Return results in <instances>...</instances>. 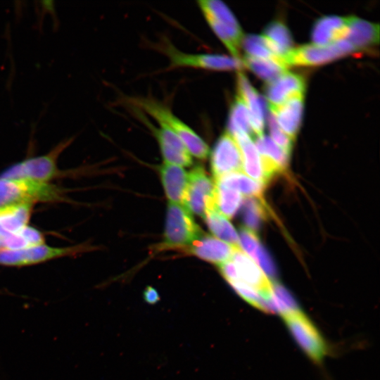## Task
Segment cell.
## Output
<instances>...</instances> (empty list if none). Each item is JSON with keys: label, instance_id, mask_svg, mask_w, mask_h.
Wrapping results in <instances>:
<instances>
[{"label": "cell", "instance_id": "1", "mask_svg": "<svg viewBox=\"0 0 380 380\" xmlns=\"http://www.w3.org/2000/svg\"><path fill=\"white\" fill-rule=\"evenodd\" d=\"M127 101L153 118L158 124L172 130L182 140L191 156L201 160L208 157L210 151L208 144L170 108L151 97H131Z\"/></svg>", "mask_w": 380, "mask_h": 380}, {"label": "cell", "instance_id": "2", "mask_svg": "<svg viewBox=\"0 0 380 380\" xmlns=\"http://www.w3.org/2000/svg\"><path fill=\"white\" fill-rule=\"evenodd\" d=\"M198 5L207 23L232 56L240 58L244 35L232 11L220 0H201Z\"/></svg>", "mask_w": 380, "mask_h": 380}, {"label": "cell", "instance_id": "3", "mask_svg": "<svg viewBox=\"0 0 380 380\" xmlns=\"http://www.w3.org/2000/svg\"><path fill=\"white\" fill-rule=\"evenodd\" d=\"M61 191L55 185L24 179L0 177V208L57 201Z\"/></svg>", "mask_w": 380, "mask_h": 380}, {"label": "cell", "instance_id": "4", "mask_svg": "<svg viewBox=\"0 0 380 380\" xmlns=\"http://www.w3.org/2000/svg\"><path fill=\"white\" fill-rule=\"evenodd\" d=\"M70 139L61 142L49 153L30 158L13 165L1 173L0 177L24 179L41 183H49L59 173L57 159L70 144Z\"/></svg>", "mask_w": 380, "mask_h": 380}, {"label": "cell", "instance_id": "5", "mask_svg": "<svg viewBox=\"0 0 380 380\" xmlns=\"http://www.w3.org/2000/svg\"><path fill=\"white\" fill-rule=\"evenodd\" d=\"M169 59V68H192L206 70H239L244 67L242 59L213 53H190L165 43L160 49Z\"/></svg>", "mask_w": 380, "mask_h": 380}, {"label": "cell", "instance_id": "6", "mask_svg": "<svg viewBox=\"0 0 380 380\" xmlns=\"http://www.w3.org/2000/svg\"><path fill=\"white\" fill-rule=\"evenodd\" d=\"M292 336L303 352L316 363L327 354V346L310 319L299 309L282 316Z\"/></svg>", "mask_w": 380, "mask_h": 380}, {"label": "cell", "instance_id": "7", "mask_svg": "<svg viewBox=\"0 0 380 380\" xmlns=\"http://www.w3.org/2000/svg\"><path fill=\"white\" fill-rule=\"evenodd\" d=\"M203 234L191 213L185 206L169 202L163 241L166 246H189Z\"/></svg>", "mask_w": 380, "mask_h": 380}, {"label": "cell", "instance_id": "8", "mask_svg": "<svg viewBox=\"0 0 380 380\" xmlns=\"http://www.w3.org/2000/svg\"><path fill=\"white\" fill-rule=\"evenodd\" d=\"M355 51L348 42L341 39L324 45L312 43L293 48L283 56V59L288 67L315 66L331 62Z\"/></svg>", "mask_w": 380, "mask_h": 380}, {"label": "cell", "instance_id": "9", "mask_svg": "<svg viewBox=\"0 0 380 380\" xmlns=\"http://www.w3.org/2000/svg\"><path fill=\"white\" fill-rule=\"evenodd\" d=\"M216 186L201 165L195 166L188 173V185L184 200V206L204 219L207 211L215 210Z\"/></svg>", "mask_w": 380, "mask_h": 380}, {"label": "cell", "instance_id": "10", "mask_svg": "<svg viewBox=\"0 0 380 380\" xmlns=\"http://www.w3.org/2000/svg\"><path fill=\"white\" fill-rule=\"evenodd\" d=\"M81 246L52 247L44 243L21 250H1L0 265L20 267L44 262L55 258L75 254Z\"/></svg>", "mask_w": 380, "mask_h": 380}, {"label": "cell", "instance_id": "11", "mask_svg": "<svg viewBox=\"0 0 380 380\" xmlns=\"http://www.w3.org/2000/svg\"><path fill=\"white\" fill-rule=\"evenodd\" d=\"M137 117L157 140L165 163L180 167L192 165L191 154L182 140L172 130L162 125H154L144 113L137 114Z\"/></svg>", "mask_w": 380, "mask_h": 380}, {"label": "cell", "instance_id": "12", "mask_svg": "<svg viewBox=\"0 0 380 380\" xmlns=\"http://www.w3.org/2000/svg\"><path fill=\"white\" fill-rule=\"evenodd\" d=\"M242 165L239 146L234 137L226 130L217 139L210 153V168L214 179L232 172H242Z\"/></svg>", "mask_w": 380, "mask_h": 380}, {"label": "cell", "instance_id": "13", "mask_svg": "<svg viewBox=\"0 0 380 380\" xmlns=\"http://www.w3.org/2000/svg\"><path fill=\"white\" fill-rule=\"evenodd\" d=\"M232 259L237 270V281H240L258 291L272 308V281L240 247L235 248Z\"/></svg>", "mask_w": 380, "mask_h": 380}, {"label": "cell", "instance_id": "14", "mask_svg": "<svg viewBox=\"0 0 380 380\" xmlns=\"http://www.w3.org/2000/svg\"><path fill=\"white\" fill-rule=\"evenodd\" d=\"M305 82L303 77L288 71L267 82L265 87L268 106L281 105L295 96L305 94Z\"/></svg>", "mask_w": 380, "mask_h": 380}, {"label": "cell", "instance_id": "15", "mask_svg": "<svg viewBox=\"0 0 380 380\" xmlns=\"http://www.w3.org/2000/svg\"><path fill=\"white\" fill-rule=\"evenodd\" d=\"M237 94L246 105L255 137L262 135L265 120V101L242 72H239L237 77Z\"/></svg>", "mask_w": 380, "mask_h": 380}, {"label": "cell", "instance_id": "16", "mask_svg": "<svg viewBox=\"0 0 380 380\" xmlns=\"http://www.w3.org/2000/svg\"><path fill=\"white\" fill-rule=\"evenodd\" d=\"M304 106V94L295 96L284 103L269 106L281 130L293 141L299 131Z\"/></svg>", "mask_w": 380, "mask_h": 380}, {"label": "cell", "instance_id": "17", "mask_svg": "<svg viewBox=\"0 0 380 380\" xmlns=\"http://www.w3.org/2000/svg\"><path fill=\"white\" fill-rule=\"evenodd\" d=\"M236 247L213 236L203 234L193 241L188 251L198 258L217 265L232 259Z\"/></svg>", "mask_w": 380, "mask_h": 380}, {"label": "cell", "instance_id": "18", "mask_svg": "<svg viewBox=\"0 0 380 380\" xmlns=\"http://www.w3.org/2000/svg\"><path fill=\"white\" fill-rule=\"evenodd\" d=\"M255 146L261 157L265 170L270 179L283 172L289 165L290 155L278 146L270 137H255Z\"/></svg>", "mask_w": 380, "mask_h": 380}, {"label": "cell", "instance_id": "19", "mask_svg": "<svg viewBox=\"0 0 380 380\" xmlns=\"http://www.w3.org/2000/svg\"><path fill=\"white\" fill-rule=\"evenodd\" d=\"M242 156V172L250 178L265 186L271 180L267 176L261 157L252 138L246 134L233 136Z\"/></svg>", "mask_w": 380, "mask_h": 380}, {"label": "cell", "instance_id": "20", "mask_svg": "<svg viewBox=\"0 0 380 380\" xmlns=\"http://www.w3.org/2000/svg\"><path fill=\"white\" fill-rule=\"evenodd\" d=\"M356 51L379 44V26L355 16L348 17V30L344 37Z\"/></svg>", "mask_w": 380, "mask_h": 380}, {"label": "cell", "instance_id": "21", "mask_svg": "<svg viewBox=\"0 0 380 380\" xmlns=\"http://www.w3.org/2000/svg\"><path fill=\"white\" fill-rule=\"evenodd\" d=\"M159 170L170 202L184 203L188 185V172L182 167L165 163Z\"/></svg>", "mask_w": 380, "mask_h": 380}, {"label": "cell", "instance_id": "22", "mask_svg": "<svg viewBox=\"0 0 380 380\" xmlns=\"http://www.w3.org/2000/svg\"><path fill=\"white\" fill-rule=\"evenodd\" d=\"M348 17L324 16L315 23L312 31L313 44L324 45L343 39L348 30Z\"/></svg>", "mask_w": 380, "mask_h": 380}, {"label": "cell", "instance_id": "23", "mask_svg": "<svg viewBox=\"0 0 380 380\" xmlns=\"http://www.w3.org/2000/svg\"><path fill=\"white\" fill-rule=\"evenodd\" d=\"M32 204L24 203L0 208V238L27 225Z\"/></svg>", "mask_w": 380, "mask_h": 380}, {"label": "cell", "instance_id": "24", "mask_svg": "<svg viewBox=\"0 0 380 380\" xmlns=\"http://www.w3.org/2000/svg\"><path fill=\"white\" fill-rule=\"evenodd\" d=\"M214 181L216 185L235 190L248 198H262L266 186L250 178L242 172L227 174Z\"/></svg>", "mask_w": 380, "mask_h": 380}, {"label": "cell", "instance_id": "25", "mask_svg": "<svg viewBox=\"0 0 380 380\" xmlns=\"http://www.w3.org/2000/svg\"><path fill=\"white\" fill-rule=\"evenodd\" d=\"M262 36L265 42L277 56L283 58L293 49V39L288 27L279 21H274L267 25Z\"/></svg>", "mask_w": 380, "mask_h": 380}, {"label": "cell", "instance_id": "26", "mask_svg": "<svg viewBox=\"0 0 380 380\" xmlns=\"http://www.w3.org/2000/svg\"><path fill=\"white\" fill-rule=\"evenodd\" d=\"M43 234L37 229L28 225L20 230L1 237V250H21L43 244Z\"/></svg>", "mask_w": 380, "mask_h": 380}, {"label": "cell", "instance_id": "27", "mask_svg": "<svg viewBox=\"0 0 380 380\" xmlns=\"http://www.w3.org/2000/svg\"><path fill=\"white\" fill-rule=\"evenodd\" d=\"M242 61L243 66L267 82L276 79L288 69L281 60L258 58L245 55Z\"/></svg>", "mask_w": 380, "mask_h": 380}, {"label": "cell", "instance_id": "28", "mask_svg": "<svg viewBox=\"0 0 380 380\" xmlns=\"http://www.w3.org/2000/svg\"><path fill=\"white\" fill-rule=\"evenodd\" d=\"M232 136L246 134L254 138L248 108L242 98L237 94L229 110L227 129Z\"/></svg>", "mask_w": 380, "mask_h": 380}, {"label": "cell", "instance_id": "29", "mask_svg": "<svg viewBox=\"0 0 380 380\" xmlns=\"http://www.w3.org/2000/svg\"><path fill=\"white\" fill-rule=\"evenodd\" d=\"M204 220L216 238L234 246H239L238 234L228 219L217 210L206 212Z\"/></svg>", "mask_w": 380, "mask_h": 380}, {"label": "cell", "instance_id": "30", "mask_svg": "<svg viewBox=\"0 0 380 380\" xmlns=\"http://www.w3.org/2000/svg\"><path fill=\"white\" fill-rule=\"evenodd\" d=\"M215 186V210L227 218L233 217L241 207L244 196L235 190Z\"/></svg>", "mask_w": 380, "mask_h": 380}, {"label": "cell", "instance_id": "31", "mask_svg": "<svg viewBox=\"0 0 380 380\" xmlns=\"http://www.w3.org/2000/svg\"><path fill=\"white\" fill-rule=\"evenodd\" d=\"M267 214V205L262 198H247L243 208V221L246 228L255 232Z\"/></svg>", "mask_w": 380, "mask_h": 380}, {"label": "cell", "instance_id": "32", "mask_svg": "<svg viewBox=\"0 0 380 380\" xmlns=\"http://www.w3.org/2000/svg\"><path fill=\"white\" fill-rule=\"evenodd\" d=\"M271 297L274 313L281 317L300 309L291 294L277 282H272Z\"/></svg>", "mask_w": 380, "mask_h": 380}, {"label": "cell", "instance_id": "33", "mask_svg": "<svg viewBox=\"0 0 380 380\" xmlns=\"http://www.w3.org/2000/svg\"><path fill=\"white\" fill-rule=\"evenodd\" d=\"M241 46L244 49L246 56L258 58L281 60L284 61L283 58L277 56L271 51L262 35L248 34L244 36Z\"/></svg>", "mask_w": 380, "mask_h": 380}, {"label": "cell", "instance_id": "34", "mask_svg": "<svg viewBox=\"0 0 380 380\" xmlns=\"http://www.w3.org/2000/svg\"><path fill=\"white\" fill-rule=\"evenodd\" d=\"M268 127L273 141L286 153L290 155L293 141L279 127L274 116L270 112L267 116Z\"/></svg>", "mask_w": 380, "mask_h": 380}, {"label": "cell", "instance_id": "35", "mask_svg": "<svg viewBox=\"0 0 380 380\" xmlns=\"http://www.w3.org/2000/svg\"><path fill=\"white\" fill-rule=\"evenodd\" d=\"M239 240L241 249L253 260L259 247L261 246L255 232L246 227H241Z\"/></svg>", "mask_w": 380, "mask_h": 380}, {"label": "cell", "instance_id": "36", "mask_svg": "<svg viewBox=\"0 0 380 380\" xmlns=\"http://www.w3.org/2000/svg\"><path fill=\"white\" fill-rule=\"evenodd\" d=\"M253 261L260 267L262 272L270 278L275 276V268L271 258L266 251L260 246L256 253Z\"/></svg>", "mask_w": 380, "mask_h": 380}, {"label": "cell", "instance_id": "37", "mask_svg": "<svg viewBox=\"0 0 380 380\" xmlns=\"http://www.w3.org/2000/svg\"><path fill=\"white\" fill-rule=\"evenodd\" d=\"M218 267L220 273L228 283L238 280L237 270L232 260H229L219 265Z\"/></svg>", "mask_w": 380, "mask_h": 380}, {"label": "cell", "instance_id": "38", "mask_svg": "<svg viewBox=\"0 0 380 380\" xmlns=\"http://www.w3.org/2000/svg\"><path fill=\"white\" fill-rule=\"evenodd\" d=\"M143 298L144 301L150 305H154L160 300L158 291L151 286L146 287L143 292Z\"/></svg>", "mask_w": 380, "mask_h": 380}, {"label": "cell", "instance_id": "39", "mask_svg": "<svg viewBox=\"0 0 380 380\" xmlns=\"http://www.w3.org/2000/svg\"><path fill=\"white\" fill-rule=\"evenodd\" d=\"M1 250V238H0V251Z\"/></svg>", "mask_w": 380, "mask_h": 380}]
</instances>
